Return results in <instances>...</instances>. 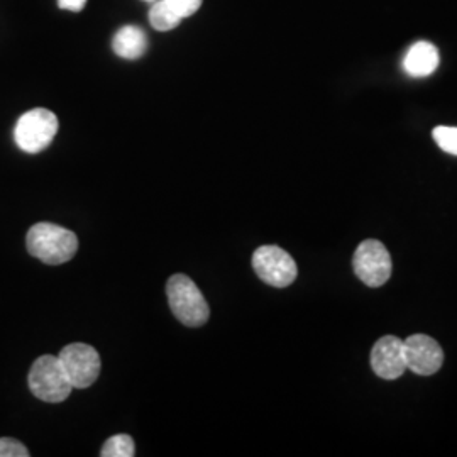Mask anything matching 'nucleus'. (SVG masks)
Segmentation results:
<instances>
[{
    "label": "nucleus",
    "mask_w": 457,
    "mask_h": 457,
    "mask_svg": "<svg viewBox=\"0 0 457 457\" xmlns=\"http://www.w3.org/2000/svg\"><path fill=\"white\" fill-rule=\"evenodd\" d=\"M204 0H166L170 9L180 17L181 21L187 17L194 16L196 11L202 7Z\"/></svg>",
    "instance_id": "15"
},
{
    "label": "nucleus",
    "mask_w": 457,
    "mask_h": 457,
    "mask_svg": "<svg viewBox=\"0 0 457 457\" xmlns=\"http://www.w3.org/2000/svg\"><path fill=\"white\" fill-rule=\"evenodd\" d=\"M253 268L266 285L275 288L290 287L298 275L294 258L278 245L258 247L253 254Z\"/></svg>",
    "instance_id": "6"
},
{
    "label": "nucleus",
    "mask_w": 457,
    "mask_h": 457,
    "mask_svg": "<svg viewBox=\"0 0 457 457\" xmlns=\"http://www.w3.org/2000/svg\"><path fill=\"white\" fill-rule=\"evenodd\" d=\"M29 451L22 442L11 439V437H2L0 439V457H28Z\"/></svg>",
    "instance_id": "16"
},
{
    "label": "nucleus",
    "mask_w": 457,
    "mask_h": 457,
    "mask_svg": "<svg viewBox=\"0 0 457 457\" xmlns=\"http://www.w3.org/2000/svg\"><path fill=\"white\" fill-rule=\"evenodd\" d=\"M60 9L70 11V12H80L87 5V0H58Z\"/></svg>",
    "instance_id": "17"
},
{
    "label": "nucleus",
    "mask_w": 457,
    "mask_h": 457,
    "mask_svg": "<svg viewBox=\"0 0 457 457\" xmlns=\"http://www.w3.org/2000/svg\"><path fill=\"white\" fill-rule=\"evenodd\" d=\"M28 383L34 396L48 403L65 402L73 390L62 361L51 354H45L34 361Z\"/></svg>",
    "instance_id": "3"
},
{
    "label": "nucleus",
    "mask_w": 457,
    "mask_h": 457,
    "mask_svg": "<svg viewBox=\"0 0 457 457\" xmlns=\"http://www.w3.org/2000/svg\"><path fill=\"white\" fill-rule=\"evenodd\" d=\"M403 351L407 370L413 371L415 375H436L444 364V351L441 345L436 339L425 334L410 336L407 341H403Z\"/></svg>",
    "instance_id": "8"
},
{
    "label": "nucleus",
    "mask_w": 457,
    "mask_h": 457,
    "mask_svg": "<svg viewBox=\"0 0 457 457\" xmlns=\"http://www.w3.org/2000/svg\"><path fill=\"white\" fill-rule=\"evenodd\" d=\"M356 277L371 288L383 287L392 277V256L383 243L376 239L362 241L353 258Z\"/></svg>",
    "instance_id": "5"
},
{
    "label": "nucleus",
    "mask_w": 457,
    "mask_h": 457,
    "mask_svg": "<svg viewBox=\"0 0 457 457\" xmlns=\"http://www.w3.org/2000/svg\"><path fill=\"white\" fill-rule=\"evenodd\" d=\"M371 368L383 379H398L407 371L403 341L395 336H385L371 349Z\"/></svg>",
    "instance_id": "9"
},
{
    "label": "nucleus",
    "mask_w": 457,
    "mask_h": 457,
    "mask_svg": "<svg viewBox=\"0 0 457 457\" xmlns=\"http://www.w3.org/2000/svg\"><path fill=\"white\" fill-rule=\"evenodd\" d=\"M149 22L156 31L166 33L175 29L180 24L181 19L170 9L166 0H156L149 9Z\"/></svg>",
    "instance_id": "12"
},
{
    "label": "nucleus",
    "mask_w": 457,
    "mask_h": 457,
    "mask_svg": "<svg viewBox=\"0 0 457 457\" xmlns=\"http://www.w3.org/2000/svg\"><path fill=\"white\" fill-rule=\"evenodd\" d=\"M58 132V117L48 109H33L21 115L14 129L17 146L24 153L36 154L53 143Z\"/></svg>",
    "instance_id": "4"
},
{
    "label": "nucleus",
    "mask_w": 457,
    "mask_h": 457,
    "mask_svg": "<svg viewBox=\"0 0 457 457\" xmlns=\"http://www.w3.org/2000/svg\"><path fill=\"white\" fill-rule=\"evenodd\" d=\"M134 453V441L128 434H119L111 437L102 445L100 456L102 457H132Z\"/></svg>",
    "instance_id": "13"
},
{
    "label": "nucleus",
    "mask_w": 457,
    "mask_h": 457,
    "mask_svg": "<svg viewBox=\"0 0 457 457\" xmlns=\"http://www.w3.org/2000/svg\"><path fill=\"white\" fill-rule=\"evenodd\" d=\"M166 295L170 309L183 326L200 327L209 320V303L192 278L173 275L166 283Z\"/></svg>",
    "instance_id": "2"
},
{
    "label": "nucleus",
    "mask_w": 457,
    "mask_h": 457,
    "mask_svg": "<svg viewBox=\"0 0 457 457\" xmlns=\"http://www.w3.org/2000/svg\"><path fill=\"white\" fill-rule=\"evenodd\" d=\"M145 2H151V4H153V2H156V0H145Z\"/></svg>",
    "instance_id": "18"
},
{
    "label": "nucleus",
    "mask_w": 457,
    "mask_h": 457,
    "mask_svg": "<svg viewBox=\"0 0 457 457\" xmlns=\"http://www.w3.org/2000/svg\"><path fill=\"white\" fill-rule=\"evenodd\" d=\"M112 49L124 60H139L146 53V33L137 26H124L115 33Z\"/></svg>",
    "instance_id": "11"
},
{
    "label": "nucleus",
    "mask_w": 457,
    "mask_h": 457,
    "mask_svg": "<svg viewBox=\"0 0 457 457\" xmlns=\"http://www.w3.org/2000/svg\"><path fill=\"white\" fill-rule=\"evenodd\" d=\"M26 245L29 254L45 264H63L79 251V237L68 228L39 222L29 228Z\"/></svg>",
    "instance_id": "1"
},
{
    "label": "nucleus",
    "mask_w": 457,
    "mask_h": 457,
    "mask_svg": "<svg viewBox=\"0 0 457 457\" xmlns=\"http://www.w3.org/2000/svg\"><path fill=\"white\" fill-rule=\"evenodd\" d=\"M58 358L73 388H88L97 381L102 362L96 347L82 343L70 344L62 349Z\"/></svg>",
    "instance_id": "7"
},
{
    "label": "nucleus",
    "mask_w": 457,
    "mask_h": 457,
    "mask_svg": "<svg viewBox=\"0 0 457 457\" xmlns=\"http://www.w3.org/2000/svg\"><path fill=\"white\" fill-rule=\"evenodd\" d=\"M439 62L441 58L437 48L427 41H419L407 51L403 70L413 79H425L437 70Z\"/></svg>",
    "instance_id": "10"
},
{
    "label": "nucleus",
    "mask_w": 457,
    "mask_h": 457,
    "mask_svg": "<svg viewBox=\"0 0 457 457\" xmlns=\"http://www.w3.org/2000/svg\"><path fill=\"white\" fill-rule=\"evenodd\" d=\"M432 136H434V141L437 143V146L441 147L442 151L457 156V128L439 126V128L434 129Z\"/></svg>",
    "instance_id": "14"
}]
</instances>
